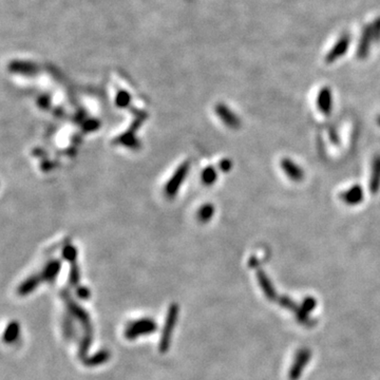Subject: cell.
Masks as SVG:
<instances>
[{"mask_svg": "<svg viewBox=\"0 0 380 380\" xmlns=\"http://www.w3.org/2000/svg\"><path fill=\"white\" fill-rule=\"evenodd\" d=\"M61 298L66 303V306L69 310V313L71 315L73 318L77 320L80 325L82 326V337H88V338H93V327L91 324V320H90V316L87 313V310L82 308L78 303H76L73 298L71 297L67 291H63L61 294Z\"/></svg>", "mask_w": 380, "mask_h": 380, "instance_id": "1", "label": "cell"}, {"mask_svg": "<svg viewBox=\"0 0 380 380\" xmlns=\"http://www.w3.org/2000/svg\"><path fill=\"white\" fill-rule=\"evenodd\" d=\"M372 42H374V40H373V36H372L371 24H366V25H364L362 31H361L360 39H359V43H358V47H357V57L359 59L363 60L366 58L367 56H369Z\"/></svg>", "mask_w": 380, "mask_h": 380, "instance_id": "5", "label": "cell"}, {"mask_svg": "<svg viewBox=\"0 0 380 380\" xmlns=\"http://www.w3.org/2000/svg\"><path fill=\"white\" fill-rule=\"evenodd\" d=\"M156 329L157 324L153 319L142 318L128 323L125 329V337L129 340H134L139 336L155 333Z\"/></svg>", "mask_w": 380, "mask_h": 380, "instance_id": "3", "label": "cell"}, {"mask_svg": "<svg viewBox=\"0 0 380 380\" xmlns=\"http://www.w3.org/2000/svg\"><path fill=\"white\" fill-rule=\"evenodd\" d=\"M19 333H20L19 323L16 321H12L5 328L3 334V341L5 343H14L19 337Z\"/></svg>", "mask_w": 380, "mask_h": 380, "instance_id": "12", "label": "cell"}, {"mask_svg": "<svg viewBox=\"0 0 380 380\" xmlns=\"http://www.w3.org/2000/svg\"><path fill=\"white\" fill-rule=\"evenodd\" d=\"M281 168L291 181L301 182L304 179L303 169L297 163L291 161L290 158H283L281 161Z\"/></svg>", "mask_w": 380, "mask_h": 380, "instance_id": "8", "label": "cell"}, {"mask_svg": "<svg viewBox=\"0 0 380 380\" xmlns=\"http://www.w3.org/2000/svg\"><path fill=\"white\" fill-rule=\"evenodd\" d=\"M317 106H318L319 111L324 115H329L332 113L333 94L328 87H323L319 91L318 96H317Z\"/></svg>", "mask_w": 380, "mask_h": 380, "instance_id": "7", "label": "cell"}, {"mask_svg": "<svg viewBox=\"0 0 380 380\" xmlns=\"http://www.w3.org/2000/svg\"><path fill=\"white\" fill-rule=\"evenodd\" d=\"M369 189L373 194H376L380 190V154H376L373 157Z\"/></svg>", "mask_w": 380, "mask_h": 380, "instance_id": "9", "label": "cell"}, {"mask_svg": "<svg viewBox=\"0 0 380 380\" xmlns=\"http://www.w3.org/2000/svg\"><path fill=\"white\" fill-rule=\"evenodd\" d=\"M62 329H63V335H65L66 339L68 340H73L75 339L76 336V331H75V326H74V322H73V317L71 315H66L62 319Z\"/></svg>", "mask_w": 380, "mask_h": 380, "instance_id": "13", "label": "cell"}, {"mask_svg": "<svg viewBox=\"0 0 380 380\" xmlns=\"http://www.w3.org/2000/svg\"><path fill=\"white\" fill-rule=\"evenodd\" d=\"M77 296L82 300H87L90 297V291H89L86 287H79L77 289Z\"/></svg>", "mask_w": 380, "mask_h": 380, "instance_id": "16", "label": "cell"}, {"mask_svg": "<svg viewBox=\"0 0 380 380\" xmlns=\"http://www.w3.org/2000/svg\"><path fill=\"white\" fill-rule=\"evenodd\" d=\"M340 199L346 205H350V206L358 205L364 199L363 189L357 184V185H354L351 188L345 190V191L341 192Z\"/></svg>", "mask_w": 380, "mask_h": 380, "instance_id": "6", "label": "cell"}, {"mask_svg": "<svg viewBox=\"0 0 380 380\" xmlns=\"http://www.w3.org/2000/svg\"><path fill=\"white\" fill-rule=\"evenodd\" d=\"M38 283H39V278H30L28 279L27 281H24L20 286H19L18 288V294L21 295V296H25L30 294L32 290L35 289V287L38 285Z\"/></svg>", "mask_w": 380, "mask_h": 380, "instance_id": "14", "label": "cell"}, {"mask_svg": "<svg viewBox=\"0 0 380 380\" xmlns=\"http://www.w3.org/2000/svg\"><path fill=\"white\" fill-rule=\"evenodd\" d=\"M377 124L380 126V115L377 117Z\"/></svg>", "mask_w": 380, "mask_h": 380, "instance_id": "18", "label": "cell"}, {"mask_svg": "<svg viewBox=\"0 0 380 380\" xmlns=\"http://www.w3.org/2000/svg\"><path fill=\"white\" fill-rule=\"evenodd\" d=\"M110 358V353L107 350H101L95 353L93 356L87 357L82 362H84L85 365L87 366H97L105 363L106 361L109 360Z\"/></svg>", "mask_w": 380, "mask_h": 380, "instance_id": "11", "label": "cell"}, {"mask_svg": "<svg viewBox=\"0 0 380 380\" xmlns=\"http://www.w3.org/2000/svg\"><path fill=\"white\" fill-rule=\"evenodd\" d=\"M217 112L219 114V116L222 118V120H223L227 126H229L230 128L237 129L241 126L239 117L237 115H234V114L225 106H219L217 108Z\"/></svg>", "mask_w": 380, "mask_h": 380, "instance_id": "10", "label": "cell"}, {"mask_svg": "<svg viewBox=\"0 0 380 380\" xmlns=\"http://www.w3.org/2000/svg\"><path fill=\"white\" fill-rule=\"evenodd\" d=\"M221 166H222V169L225 170V171H228V170H229V169L231 168V162H230L229 160H228V161L225 160V161L222 162Z\"/></svg>", "mask_w": 380, "mask_h": 380, "instance_id": "17", "label": "cell"}, {"mask_svg": "<svg viewBox=\"0 0 380 380\" xmlns=\"http://www.w3.org/2000/svg\"><path fill=\"white\" fill-rule=\"evenodd\" d=\"M370 24H371V31H372L374 42H379L380 41V16L374 19L373 22H371Z\"/></svg>", "mask_w": 380, "mask_h": 380, "instance_id": "15", "label": "cell"}, {"mask_svg": "<svg viewBox=\"0 0 380 380\" xmlns=\"http://www.w3.org/2000/svg\"><path fill=\"white\" fill-rule=\"evenodd\" d=\"M179 305L173 303L171 304L168 308V313L166 316V320H165V324L163 327V332L161 335L160 343H158V350L161 353H166L171 343V337H172L173 328L176 324L177 317H179Z\"/></svg>", "mask_w": 380, "mask_h": 380, "instance_id": "2", "label": "cell"}, {"mask_svg": "<svg viewBox=\"0 0 380 380\" xmlns=\"http://www.w3.org/2000/svg\"><path fill=\"white\" fill-rule=\"evenodd\" d=\"M351 44V36L344 33L342 34L336 43L333 46V48L328 51L327 54L325 55V61L327 63H333L336 60H338L340 57L343 56L346 52Z\"/></svg>", "mask_w": 380, "mask_h": 380, "instance_id": "4", "label": "cell"}]
</instances>
